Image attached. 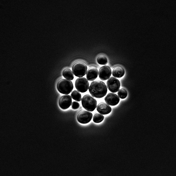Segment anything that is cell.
I'll return each mask as SVG.
<instances>
[{"mask_svg": "<svg viewBox=\"0 0 176 176\" xmlns=\"http://www.w3.org/2000/svg\"><path fill=\"white\" fill-rule=\"evenodd\" d=\"M97 110L100 114L105 115L109 113L111 111V109L107 104L101 102L98 104Z\"/></svg>", "mask_w": 176, "mask_h": 176, "instance_id": "obj_11", "label": "cell"}, {"mask_svg": "<svg viewBox=\"0 0 176 176\" xmlns=\"http://www.w3.org/2000/svg\"><path fill=\"white\" fill-rule=\"evenodd\" d=\"M87 70L86 65L81 61L75 62L72 67V70L74 75L79 77H82L85 75Z\"/></svg>", "mask_w": 176, "mask_h": 176, "instance_id": "obj_4", "label": "cell"}, {"mask_svg": "<svg viewBox=\"0 0 176 176\" xmlns=\"http://www.w3.org/2000/svg\"><path fill=\"white\" fill-rule=\"evenodd\" d=\"M107 86L109 90L111 92L115 93L118 91L120 87L119 81L114 77H111L108 79Z\"/></svg>", "mask_w": 176, "mask_h": 176, "instance_id": "obj_7", "label": "cell"}, {"mask_svg": "<svg viewBox=\"0 0 176 176\" xmlns=\"http://www.w3.org/2000/svg\"><path fill=\"white\" fill-rule=\"evenodd\" d=\"M62 75L64 77L70 80H72L74 78L72 71L69 68L65 69L62 71Z\"/></svg>", "mask_w": 176, "mask_h": 176, "instance_id": "obj_14", "label": "cell"}, {"mask_svg": "<svg viewBox=\"0 0 176 176\" xmlns=\"http://www.w3.org/2000/svg\"><path fill=\"white\" fill-rule=\"evenodd\" d=\"M82 104L83 107L86 110L90 111H94L97 105L96 99L89 94H86L82 99Z\"/></svg>", "mask_w": 176, "mask_h": 176, "instance_id": "obj_3", "label": "cell"}, {"mask_svg": "<svg viewBox=\"0 0 176 176\" xmlns=\"http://www.w3.org/2000/svg\"><path fill=\"white\" fill-rule=\"evenodd\" d=\"M125 71L124 69L120 66H117L113 68L112 71V75L117 78H120L124 75Z\"/></svg>", "mask_w": 176, "mask_h": 176, "instance_id": "obj_13", "label": "cell"}, {"mask_svg": "<svg viewBox=\"0 0 176 176\" xmlns=\"http://www.w3.org/2000/svg\"><path fill=\"white\" fill-rule=\"evenodd\" d=\"M104 119V116L101 114L97 113L93 117V121L95 123H98L102 121Z\"/></svg>", "mask_w": 176, "mask_h": 176, "instance_id": "obj_16", "label": "cell"}, {"mask_svg": "<svg viewBox=\"0 0 176 176\" xmlns=\"http://www.w3.org/2000/svg\"><path fill=\"white\" fill-rule=\"evenodd\" d=\"M58 91L63 94H69L73 89L72 82L70 80L62 79L59 80L57 84Z\"/></svg>", "mask_w": 176, "mask_h": 176, "instance_id": "obj_2", "label": "cell"}, {"mask_svg": "<svg viewBox=\"0 0 176 176\" xmlns=\"http://www.w3.org/2000/svg\"><path fill=\"white\" fill-rule=\"evenodd\" d=\"M79 104L78 102L76 101H74L72 104V108L73 109H77L79 107Z\"/></svg>", "mask_w": 176, "mask_h": 176, "instance_id": "obj_19", "label": "cell"}, {"mask_svg": "<svg viewBox=\"0 0 176 176\" xmlns=\"http://www.w3.org/2000/svg\"><path fill=\"white\" fill-rule=\"evenodd\" d=\"M111 74L110 67L107 65L101 67L99 70V76L101 80L104 81L109 79Z\"/></svg>", "mask_w": 176, "mask_h": 176, "instance_id": "obj_8", "label": "cell"}, {"mask_svg": "<svg viewBox=\"0 0 176 176\" xmlns=\"http://www.w3.org/2000/svg\"><path fill=\"white\" fill-rule=\"evenodd\" d=\"M89 91L93 97L101 98L106 95L107 91L105 83L100 81H95L92 82L89 88Z\"/></svg>", "mask_w": 176, "mask_h": 176, "instance_id": "obj_1", "label": "cell"}, {"mask_svg": "<svg viewBox=\"0 0 176 176\" xmlns=\"http://www.w3.org/2000/svg\"><path fill=\"white\" fill-rule=\"evenodd\" d=\"M86 77L88 80L93 81L97 77L98 75V71L95 67H89L87 71Z\"/></svg>", "mask_w": 176, "mask_h": 176, "instance_id": "obj_12", "label": "cell"}, {"mask_svg": "<svg viewBox=\"0 0 176 176\" xmlns=\"http://www.w3.org/2000/svg\"><path fill=\"white\" fill-rule=\"evenodd\" d=\"M92 116L93 115L91 112L86 110H82L78 113L77 119L80 123L86 124L91 121Z\"/></svg>", "mask_w": 176, "mask_h": 176, "instance_id": "obj_6", "label": "cell"}, {"mask_svg": "<svg viewBox=\"0 0 176 176\" xmlns=\"http://www.w3.org/2000/svg\"><path fill=\"white\" fill-rule=\"evenodd\" d=\"M72 103V98L70 95L66 94L62 96L59 99L58 103L60 107L63 109L68 108Z\"/></svg>", "mask_w": 176, "mask_h": 176, "instance_id": "obj_9", "label": "cell"}, {"mask_svg": "<svg viewBox=\"0 0 176 176\" xmlns=\"http://www.w3.org/2000/svg\"><path fill=\"white\" fill-rule=\"evenodd\" d=\"M71 96L74 100L77 101H80L81 100L82 97L81 94L76 90L73 91L71 93Z\"/></svg>", "mask_w": 176, "mask_h": 176, "instance_id": "obj_15", "label": "cell"}, {"mask_svg": "<svg viewBox=\"0 0 176 176\" xmlns=\"http://www.w3.org/2000/svg\"><path fill=\"white\" fill-rule=\"evenodd\" d=\"M75 85L76 88L78 91L84 93L88 90L89 83L86 79L84 77H81L76 80Z\"/></svg>", "mask_w": 176, "mask_h": 176, "instance_id": "obj_5", "label": "cell"}, {"mask_svg": "<svg viewBox=\"0 0 176 176\" xmlns=\"http://www.w3.org/2000/svg\"><path fill=\"white\" fill-rule=\"evenodd\" d=\"M97 62L101 65H106L108 62L107 58L103 55L99 56L97 58Z\"/></svg>", "mask_w": 176, "mask_h": 176, "instance_id": "obj_17", "label": "cell"}, {"mask_svg": "<svg viewBox=\"0 0 176 176\" xmlns=\"http://www.w3.org/2000/svg\"><path fill=\"white\" fill-rule=\"evenodd\" d=\"M104 100L108 104L114 106L118 104L120 101V98L116 94L110 93L107 95L104 98Z\"/></svg>", "mask_w": 176, "mask_h": 176, "instance_id": "obj_10", "label": "cell"}, {"mask_svg": "<svg viewBox=\"0 0 176 176\" xmlns=\"http://www.w3.org/2000/svg\"><path fill=\"white\" fill-rule=\"evenodd\" d=\"M118 95L120 98L124 99L127 96V92L125 89L122 88L118 91Z\"/></svg>", "mask_w": 176, "mask_h": 176, "instance_id": "obj_18", "label": "cell"}]
</instances>
